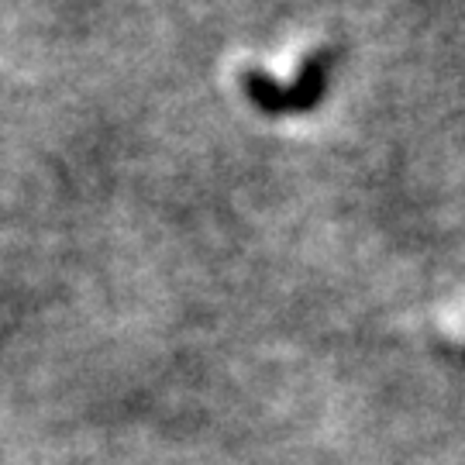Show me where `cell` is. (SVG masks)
Segmentation results:
<instances>
[{"label": "cell", "instance_id": "6da1fadb", "mask_svg": "<svg viewBox=\"0 0 465 465\" xmlns=\"http://www.w3.org/2000/svg\"><path fill=\"white\" fill-rule=\"evenodd\" d=\"M245 84H249V94L255 97L259 107H266V111H286V107H307V104H314L317 94H321V59H307L303 66H300L297 80L293 84H272L266 80L262 73H252L245 76Z\"/></svg>", "mask_w": 465, "mask_h": 465}]
</instances>
